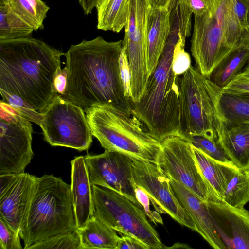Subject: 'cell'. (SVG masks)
<instances>
[{
	"label": "cell",
	"instance_id": "cell-11",
	"mask_svg": "<svg viewBox=\"0 0 249 249\" xmlns=\"http://www.w3.org/2000/svg\"><path fill=\"white\" fill-rule=\"evenodd\" d=\"M0 175L24 172L33 157L31 122L0 102Z\"/></svg>",
	"mask_w": 249,
	"mask_h": 249
},
{
	"label": "cell",
	"instance_id": "cell-45",
	"mask_svg": "<svg viewBox=\"0 0 249 249\" xmlns=\"http://www.w3.org/2000/svg\"><path fill=\"white\" fill-rule=\"evenodd\" d=\"M245 2H246V1H245ZM246 3L248 7V13H247V22H248V26L249 27V4L247 3L246 2Z\"/></svg>",
	"mask_w": 249,
	"mask_h": 249
},
{
	"label": "cell",
	"instance_id": "cell-23",
	"mask_svg": "<svg viewBox=\"0 0 249 249\" xmlns=\"http://www.w3.org/2000/svg\"><path fill=\"white\" fill-rule=\"evenodd\" d=\"M77 231L81 249H116L119 238L115 230L94 216Z\"/></svg>",
	"mask_w": 249,
	"mask_h": 249
},
{
	"label": "cell",
	"instance_id": "cell-36",
	"mask_svg": "<svg viewBox=\"0 0 249 249\" xmlns=\"http://www.w3.org/2000/svg\"><path fill=\"white\" fill-rule=\"evenodd\" d=\"M119 68L125 95L131 100V73L125 49L123 46L119 57Z\"/></svg>",
	"mask_w": 249,
	"mask_h": 249
},
{
	"label": "cell",
	"instance_id": "cell-14",
	"mask_svg": "<svg viewBox=\"0 0 249 249\" xmlns=\"http://www.w3.org/2000/svg\"><path fill=\"white\" fill-rule=\"evenodd\" d=\"M132 158V176L135 183L152 198L162 213L168 214L182 226L196 231L191 215L174 195L169 178L157 164Z\"/></svg>",
	"mask_w": 249,
	"mask_h": 249
},
{
	"label": "cell",
	"instance_id": "cell-40",
	"mask_svg": "<svg viewBox=\"0 0 249 249\" xmlns=\"http://www.w3.org/2000/svg\"><path fill=\"white\" fill-rule=\"evenodd\" d=\"M68 86V69L65 66L56 76L54 86L57 93L64 96L67 92Z\"/></svg>",
	"mask_w": 249,
	"mask_h": 249
},
{
	"label": "cell",
	"instance_id": "cell-24",
	"mask_svg": "<svg viewBox=\"0 0 249 249\" xmlns=\"http://www.w3.org/2000/svg\"><path fill=\"white\" fill-rule=\"evenodd\" d=\"M130 0H99L96 7L98 29L120 32L126 23Z\"/></svg>",
	"mask_w": 249,
	"mask_h": 249
},
{
	"label": "cell",
	"instance_id": "cell-31",
	"mask_svg": "<svg viewBox=\"0 0 249 249\" xmlns=\"http://www.w3.org/2000/svg\"><path fill=\"white\" fill-rule=\"evenodd\" d=\"M185 140L214 160L222 162L231 161L217 140L201 135H195L190 136Z\"/></svg>",
	"mask_w": 249,
	"mask_h": 249
},
{
	"label": "cell",
	"instance_id": "cell-4",
	"mask_svg": "<svg viewBox=\"0 0 249 249\" xmlns=\"http://www.w3.org/2000/svg\"><path fill=\"white\" fill-rule=\"evenodd\" d=\"M191 51L196 69L209 79L233 50L249 45L235 9V0H211L207 10L194 16Z\"/></svg>",
	"mask_w": 249,
	"mask_h": 249
},
{
	"label": "cell",
	"instance_id": "cell-26",
	"mask_svg": "<svg viewBox=\"0 0 249 249\" xmlns=\"http://www.w3.org/2000/svg\"><path fill=\"white\" fill-rule=\"evenodd\" d=\"M7 5L34 31L44 29L50 7L42 0H9Z\"/></svg>",
	"mask_w": 249,
	"mask_h": 249
},
{
	"label": "cell",
	"instance_id": "cell-44",
	"mask_svg": "<svg viewBox=\"0 0 249 249\" xmlns=\"http://www.w3.org/2000/svg\"><path fill=\"white\" fill-rule=\"evenodd\" d=\"M9 0H0V5H7Z\"/></svg>",
	"mask_w": 249,
	"mask_h": 249
},
{
	"label": "cell",
	"instance_id": "cell-19",
	"mask_svg": "<svg viewBox=\"0 0 249 249\" xmlns=\"http://www.w3.org/2000/svg\"><path fill=\"white\" fill-rule=\"evenodd\" d=\"M71 165V191L78 229L93 216L92 188L84 156L75 157Z\"/></svg>",
	"mask_w": 249,
	"mask_h": 249
},
{
	"label": "cell",
	"instance_id": "cell-32",
	"mask_svg": "<svg viewBox=\"0 0 249 249\" xmlns=\"http://www.w3.org/2000/svg\"><path fill=\"white\" fill-rule=\"evenodd\" d=\"M189 36L187 33H180L179 39L174 48L172 69L175 75L178 76L185 73L191 65L190 54L184 49L186 38Z\"/></svg>",
	"mask_w": 249,
	"mask_h": 249
},
{
	"label": "cell",
	"instance_id": "cell-30",
	"mask_svg": "<svg viewBox=\"0 0 249 249\" xmlns=\"http://www.w3.org/2000/svg\"><path fill=\"white\" fill-rule=\"evenodd\" d=\"M2 101L10 105L20 116L40 125L43 115L36 111L22 98L0 89Z\"/></svg>",
	"mask_w": 249,
	"mask_h": 249
},
{
	"label": "cell",
	"instance_id": "cell-15",
	"mask_svg": "<svg viewBox=\"0 0 249 249\" xmlns=\"http://www.w3.org/2000/svg\"><path fill=\"white\" fill-rule=\"evenodd\" d=\"M36 178L24 172L0 175V217L18 233L30 207Z\"/></svg>",
	"mask_w": 249,
	"mask_h": 249
},
{
	"label": "cell",
	"instance_id": "cell-21",
	"mask_svg": "<svg viewBox=\"0 0 249 249\" xmlns=\"http://www.w3.org/2000/svg\"><path fill=\"white\" fill-rule=\"evenodd\" d=\"M171 11L151 8L147 12V70L149 75L155 70L169 36Z\"/></svg>",
	"mask_w": 249,
	"mask_h": 249
},
{
	"label": "cell",
	"instance_id": "cell-43",
	"mask_svg": "<svg viewBox=\"0 0 249 249\" xmlns=\"http://www.w3.org/2000/svg\"><path fill=\"white\" fill-rule=\"evenodd\" d=\"M189 248L190 247L187 245H185L184 244L177 243L171 247H166L165 248Z\"/></svg>",
	"mask_w": 249,
	"mask_h": 249
},
{
	"label": "cell",
	"instance_id": "cell-1",
	"mask_svg": "<svg viewBox=\"0 0 249 249\" xmlns=\"http://www.w3.org/2000/svg\"><path fill=\"white\" fill-rule=\"evenodd\" d=\"M123 40L108 42L101 36L71 45L65 53L68 86L63 96L84 109L111 105L132 115L133 103L122 83L119 57Z\"/></svg>",
	"mask_w": 249,
	"mask_h": 249
},
{
	"label": "cell",
	"instance_id": "cell-35",
	"mask_svg": "<svg viewBox=\"0 0 249 249\" xmlns=\"http://www.w3.org/2000/svg\"><path fill=\"white\" fill-rule=\"evenodd\" d=\"M222 89L233 94L249 95V62Z\"/></svg>",
	"mask_w": 249,
	"mask_h": 249
},
{
	"label": "cell",
	"instance_id": "cell-18",
	"mask_svg": "<svg viewBox=\"0 0 249 249\" xmlns=\"http://www.w3.org/2000/svg\"><path fill=\"white\" fill-rule=\"evenodd\" d=\"M216 134L228 159L239 169L249 171V122L225 123L217 119Z\"/></svg>",
	"mask_w": 249,
	"mask_h": 249
},
{
	"label": "cell",
	"instance_id": "cell-8",
	"mask_svg": "<svg viewBox=\"0 0 249 249\" xmlns=\"http://www.w3.org/2000/svg\"><path fill=\"white\" fill-rule=\"evenodd\" d=\"M205 77L191 65L179 80V137L201 135L217 140V119Z\"/></svg>",
	"mask_w": 249,
	"mask_h": 249
},
{
	"label": "cell",
	"instance_id": "cell-20",
	"mask_svg": "<svg viewBox=\"0 0 249 249\" xmlns=\"http://www.w3.org/2000/svg\"><path fill=\"white\" fill-rule=\"evenodd\" d=\"M217 119L225 123L249 122V95L224 91L209 79H204Z\"/></svg>",
	"mask_w": 249,
	"mask_h": 249
},
{
	"label": "cell",
	"instance_id": "cell-39",
	"mask_svg": "<svg viewBox=\"0 0 249 249\" xmlns=\"http://www.w3.org/2000/svg\"><path fill=\"white\" fill-rule=\"evenodd\" d=\"M235 9L244 32L249 35V27L247 22L248 7L245 0H235Z\"/></svg>",
	"mask_w": 249,
	"mask_h": 249
},
{
	"label": "cell",
	"instance_id": "cell-3",
	"mask_svg": "<svg viewBox=\"0 0 249 249\" xmlns=\"http://www.w3.org/2000/svg\"><path fill=\"white\" fill-rule=\"evenodd\" d=\"M179 32L170 30L165 46L154 71L149 75L143 95L133 104L132 115L144 129L161 142L179 136V80L172 69L175 47Z\"/></svg>",
	"mask_w": 249,
	"mask_h": 249
},
{
	"label": "cell",
	"instance_id": "cell-2",
	"mask_svg": "<svg viewBox=\"0 0 249 249\" xmlns=\"http://www.w3.org/2000/svg\"><path fill=\"white\" fill-rule=\"evenodd\" d=\"M65 53L29 37L0 41V89L16 95L42 113L58 94L54 86Z\"/></svg>",
	"mask_w": 249,
	"mask_h": 249
},
{
	"label": "cell",
	"instance_id": "cell-22",
	"mask_svg": "<svg viewBox=\"0 0 249 249\" xmlns=\"http://www.w3.org/2000/svg\"><path fill=\"white\" fill-rule=\"evenodd\" d=\"M193 149L203 175L223 201L229 182L239 169L232 161H218L193 146Z\"/></svg>",
	"mask_w": 249,
	"mask_h": 249
},
{
	"label": "cell",
	"instance_id": "cell-41",
	"mask_svg": "<svg viewBox=\"0 0 249 249\" xmlns=\"http://www.w3.org/2000/svg\"><path fill=\"white\" fill-rule=\"evenodd\" d=\"M146 1L150 7L166 9L171 11L178 0H146Z\"/></svg>",
	"mask_w": 249,
	"mask_h": 249
},
{
	"label": "cell",
	"instance_id": "cell-13",
	"mask_svg": "<svg viewBox=\"0 0 249 249\" xmlns=\"http://www.w3.org/2000/svg\"><path fill=\"white\" fill-rule=\"evenodd\" d=\"M84 159L91 185L115 191L140 205L135 196L131 157L117 151L105 150L100 154L86 155Z\"/></svg>",
	"mask_w": 249,
	"mask_h": 249
},
{
	"label": "cell",
	"instance_id": "cell-9",
	"mask_svg": "<svg viewBox=\"0 0 249 249\" xmlns=\"http://www.w3.org/2000/svg\"><path fill=\"white\" fill-rule=\"evenodd\" d=\"M84 109L57 94L42 113L40 124L44 139L52 146L88 150L92 136Z\"/></svg>",
	"mask_w": 249,
	"mask_h": 249
},
{
	"label": "cell",
	"instance_id": "cell-34",
	"mask_svg": "<svg viewBox=\"0 0 249 249\" xmlns=\"http://www.w3.org/2000/svg\"><path fill=\"white\" fill-rule=\"evenodd\" d=\"M19 233L0 217V249H22Z\"/></svg>",
	"mask_w": 249,
	"mask_h": 249
},
{
	"label": "cell",
	"instance_id": "cell-42",
	"mask_svg": "<svg viewBox=\"0 0 249 249\" xmlns=\"http://www.w3.org/2000/svg\"><path fill=\"white\" fill-rule=\"evenodd\" d=\"M99 0H79V4L85 15L91 13Z\"/></svg>",
	"mask_w": 249,
	"mask_h": 249
},
{
	"label": "cell",
	"instance_id": "cell-33",
	"mask_svg": "<svg viewBox=\"0 0 249 249\" xmlns=\"http://www.w3.org/2000/svg\"><path fill=\"white\" fill-rule=\"evenodd\" d=\"M135 192L136 199L147 218L156 225H163V220L160 214L162 213V211L156 202L143 189L136 184Z\"/></svg>",
	"mask_w": 249,
	"mask_h": 249
},
{
	"label": "cell",
	"instance_id": "cell-17",
	"mask_svg": "<svg viewBox=\"0 0 249 249\" xmlns=\"http://www.w3.org/2000/svg\"><path fill=\"white\" fill-rule=\"evenodd\" d=\"M171 190L178 201L189 213L196 232L215 249H226L216 231L207 201H204L180 183L169 178Z\"/></svg>",
	"mask_w": 249,
	"mask_h": 249
},
{
	"label": "cell",
	"instance_id": "cell-38",
	"mask_svg": "<svg viewBox=\"0 0 249 249\" xmlns=\"http://www.w3.org/2000/svg\"><path fill=\"white\" fill-rule=\"evenodd\" d=\"M194 16H200L208 9L211 0H181Z\"/></svg>",
	"mask_w": 249,
	"mask_h": 249
},
{
	"label": "cell",
	"instance_id": "cell-28",
	"mask_svg": "<svg viewBox=\"0 0 249 249\" xmlns=\"http://www.w3.org/2000/svg\"><path fill=\"white\" fill-rule=\"evenodd\" d=\"M223 201L236 208L249 202V171L239 169L235 173L227 185Z\"/></svg>",
	"mask_w": 249,
	"mask_h": 249
},
{
	"label": "cell",
	"instance_id": "cell-5",
	"mask_svg": "<svg viewBox=\"0 0 249 249\" xmlns=\"http://www.w3.org/2000/svg\"><path fill=\"white\" fill-rule=\"evenodd\" d=\"M77 229L71 185L52 175L36 177L35 191L19 233L23 249Z\"/></svg>",
	"mask_w": 249,
	"mask_h": 249
},
{
	"label": "cell",
	"instance_id": "cell-37",
	"mask_svg": "<svg viewBox=\"0 0 249 249\" xmlns=\"http://www.w3.org/2000/svg\"><path fill=\"white\" fill-rule=\"evenodd\" d=\"M149 249L138 239L126 234L119 237L116 249Z\"/></svg>",
	"mask_w": 249,
	"mask_h": 249
},
{
	"label": "cell",
	"instance_id": "cell-10",
	"mask_svg": "<svg viewBox=\"0 0 249 249\" xmlns=\"http://www.w3.org/2000/svg\"><path fill=\"white\" fill-rule=\"evenodd\" d=\"M161 144L157 165L168 178L180 183L204 201H222L203 175L190 143L176 136Z\"/></svg>",
	"mask_w": 249,
	"mask_h": 249
},
{
	"label": "cell",
	"instance_id": "cell-12",
	"mask_svg": "<svg viewBox=\"0 0 249 249\" xmlns=\"http://www.w3.org/2000/svg\"><path fill=\"white\" fill-rule=\"evenodd\" d=\"M146 0H130L128 16L123 40L131 73V100L143 95L149 77L147 70V12Z\"/></svg>",
	"mask_w": 249,
	"mask_h": 249
},
{
	"label": "cell",
	"instance_id": "cell-29",
	"mask_svg": "<svg viewBox=\"0 0 249 249\" xmlns=\"http://www.w3.org/2000/svg\"><path fill=\"white\" fill-rule=\"evenodd\" d=\"M81 249L78 233L76 231L59 234L36 243L28 249Z\"/></svg>",
	"mask_w": 249,
	"mask_h": 249
},
{
	"label": "cell",
	"instance_id": "cell-6",
	"mask_svg": "<svg viewBox=\"0 0 249 249\" xmlns=\"http://www.w3.org/2000/svg\"><path fill=\"white\" fill-rule=\"evenodd\" d=\"M84 111L93 136L105 150L157 164L161 142L146 132L136 117L108 104L95 105Z\"/></svg>",
	"mask_w": 249,
	"mask_h": 249
},
{
	"label": "cell",
	"instance_id": "cell-7",
	"mask_svg": "<svg viewBox=\"0 0 249 249\" xmlns=\"http://www.w3.org/2000/svg\"><path fill=\"white\" fill-rule=\"evenodd\" d=\"M93 215L116 231L134 237L149 249H165L141 206L110 189L91 185Z\"/></svg>",
	"mask_w": 249,
	"mask_h": 249
},
{
	"label": "cell",
	"instance_id": "cell-46",
	"mask_svg": "<svg viewBox=\"0 0 249 249\" xmlns=\"http://www.w3.org/2000/svg\"><path fill=\"white\" fill-rule=\"evenodd\" d=\"M246 2L249 4V0H245Z\"/></svg>",
	"mask_w": 249,
	"mask_h": 249
},
{
	"label": "cell",
	"instance_id": "cell-25",
	"mask_svg": "<svg viewBox=\"0 0 249 249\" xmlns=\"http://www.w3.org/2000/svg\"><path fill=\"white\" fill-rule=\"evenodd\" d=\"M249 61V45H243L231 53L216 68L209 78L223 88L236 76Z\"/></svg>",
	"mask_w": 249,
	"mask_h": 249
},
{
	"label": "cell",
	"instance_id": "cell-16",
	"mask_svg": "<svg viewBox=\"0 0 249 249\" xmlns=\"http://www.w3.org/2000/svg\"><path fill=\"white\" fill-rule=\"evenodd\" d=\"M215 228L226 249H249V211L207 201Z\"/></svg>",
	"mask_w": 249,
	"mask_h": 249
},
{
	"label": "cell",
	"instance_id": "cell-27",
	"mask_svg": "<svg viewBox=\"0 0 249 249\" xmlns=\"http://www.w3.org/2000/svg\"><path fill=\"white\" fill-rule=\"evenodd\" d=\"M34 31L8 5H0V41L29 37Z\"/></svg>",
	"mask_w": 249,
	"mask_h": 249
}]
</instances>
